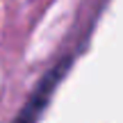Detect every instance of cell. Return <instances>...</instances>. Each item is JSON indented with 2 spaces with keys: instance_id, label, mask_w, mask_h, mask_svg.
<instances>
[{
  "instance_id": "cell-1",
  "label": "cell",
  "mask_w": 123,
  "mask_h": 123,
  "mask_svg": "<svg viewBox=\"0 0 123 123\" xmlns=\"http://www.w3.org/2000/svg\"><path fill=\"white\" fill-rule=\"evenodd\" d=\"M50 84H53V82H48V84H46V91H43V93H41V91L37 93V98H34V100H32L30 105L25 107V112H23V114L16 119V123H34V119H37V112H39L41 107H43V100L48 98Z\"/></svg>"
}]
</instances>
